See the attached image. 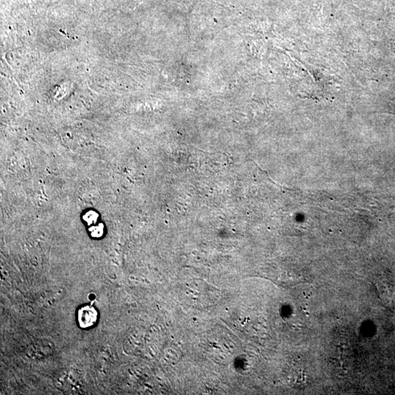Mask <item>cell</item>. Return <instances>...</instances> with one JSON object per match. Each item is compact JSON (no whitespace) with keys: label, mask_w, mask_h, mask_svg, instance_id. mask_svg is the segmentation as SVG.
<instances>
[{"label":"cell","mask_w":395,"mask_h":395,"mask_svg":"<svg viewBox=\"0 0 395 395\" xmlns=\"http://www.w3.org/2000/svg\"><path fill=\"white\" fill-rule=\"evenodd\" d=\"M98 313L93 306H84L78 313V321L79 326L84 329L92 327L98 321Z\"/></svg>","instance_id":"cell-1"},{"label":"cell","mask_w":395,"mask_h":395,"mask_svg":"<svg viewBox=\"0 0 395 395\" xmlns=\"http://www.w3.org/2000/svg\"><path fill=\"white\" fill-rule=\"evenodd\" d=\"M97 219H98V215L94 212H88V213L86 215V216L84 217V220H86V221H87V223H89V224H92V223H95V222H96Z\"/></svg>","instance_id":"cell-3"},{"label":"cell","mask_w":395,"mask_h":395,"mask_svg":"<svg viewBox=\"0 0 395 395\" xmlns=\"http://www.w3.org/2000/svg\"><path fill=\"white\" fill-rule=\"evenodd\" d=\"M90 233H91L92 237L98 238V237H101L104 234V226L101 224L98 226H93L90 229Z\"/></svg>","instance_id":"cell-2"}]
</instances>
